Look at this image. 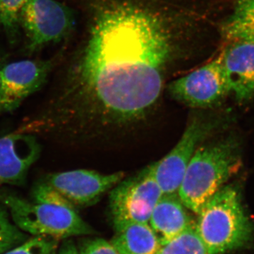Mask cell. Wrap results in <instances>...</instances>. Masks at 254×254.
I'll return each instance as SVG.
<instances>
[{"mask_svg":"<svg viewBox=\"0 0 254 254\" xmlns=\"http://www.w3.org/2000/svg\"><path fill=\"white\" fill-rule=\"evenodd\" d=\"M80 1L84 31L66 71L91 103L115 111L158 102L206 23L194 0Z\"/></svg>","mask_w":254,"mask_h":254,"instance_id":"cell-1","label":"cell"},{"mask_svg":"<svg viewBox=\"0 0 254 254\" xmlns=\"http://www.w3.org/2000/svg\"><path fill=\"white\" fill-rule=\"evenodd\" d=\"M242 165L237 142L232 138L200 145L190 160L178 190L187 209L198 214Z\"/></svg>","mask_w":254,"mask_h":254,"instance_id":"cell-2","label":"cell"},{"mask_svg":"<svg viewBox=\"0 0 254 254\" xmlns=\"http://www.w3.org/2000/svg\"><path fill=\"white\" fill-rule=\"evenodd\" d=\"M197 232L208 254H225L248 243L253 227L240 193L228 185L215 193L198 214Z\"/></svg>","mask_w":254,"mask_h":254,"instance_id":"cell-3","label":"cell"},{"mask_svg":"<svg viewBox=\"0 0 254 254\" xmlns=\"http://www.w3.org/2000/svg\"><path fill=\"white\" fill-rule=\"evenodd\" d=\"M0 203L9 210L15 225L33 236H48L60 240L95 233L80 217L73 204L30 202L1 189Z\"/></svg>","mask_w":254,"mask_h":254,"instance_id":"cell-4","label":"cell"},{"mask_svg":"<svg viewBox=\"0 0 254 254\" xmlns=\"http://www.w3.org/2000/svg\"><path fill=\"white\" fill-rule=\"evenodd\" d=\"M162 195L152 164L136 175L123 179L110 193L109 206L113 223H148Z\"/></svg>","mask_w":254,"mask_h":254,"instance_id":"cell-5","label":"cell"},{"mask_svg":"<svg viewBox=\"0 0 254 254\" xmlns=\"http://www.w3.org/2000/svg\"><path fill=\"white\" fill-rule=\"evenodd\" d=\"M74 12L56 0H27L20 16V25L27 38L29 53L58 43L73 31Z\"/></svg>","mask_w":254,"mask_h":254,"instance_id":"cell-6","label":"cell"},{"mask_svg":"<svg viewBox=\"0 0 254 254\" xmlns=\"http://www.w3.org/2000/svg\"><path fill=\"white\" fill-rule=\"evenodd\" d=\"M167 91L174 100L190 108H209L220 103L230 93L222 68L221 54L170 82Z\"/></svg>","mask_w":254,"mask_h":254,"instance_id":"cell-7","label":"cell"},{"mask_svg":"<svg viewBox=\"0 0 254 254\" xmlns=\"http://www.w3.org/2000/svg\"><path fill=\"white\" fill-rule=\"evenodd\" d=\"M215 127V124L212 121L199 118L192 119L173 149L163 159L152 163L155 179L163 194H178L190 160Z\"/></svg>","mask_w":254,"mask_h":254,"instance_id":"cell-8","label":"cell"},{"mask_svg":"<svg viewBox=\"0 0 254 254\" xmlns=\"http://www.w3.org/2000/svg\"><path fill=\"white\" fill-rule=\"evenodd\" d=\"M58 62V58H53L5 63L0 68L1 114L16 109L23 100L39 91Z\"/></svg>","mask_w":254,"mask_h":254,"instance_id":"cell-9","label":"cell"},{"mask_svg":"<svg viewBox=\"0 0 254 254\" xmlns=\"http://www.w3.org/2000/svg\"><path fill=\"white\" fill-rule=\"evenodd\" d=\"M125 173L102 174L94 170H75L51 174L46 181L73 205L94 203L105 192L123 180Z\"/></svg>","mask_w":254,"mask_h":254,"instance_id":"cell-10","label":"cell"},{"mask_svg":"<svg viewBox=\"0 0 254 254\" xmlns=\"http://www.w3.org/2000/svg\"><path fill=\"white\" fill-rule=\"evenodd\" d=\"M41 153L37 137L14 131L0 138V187L21 186Z\"/></svg>","mask_w":254,"mask_h":254,"instance_id":"cell-11","label":"cell"},{"mask_svg":"<svg viewBox=\"0 0 254 254\" xmlns=\"http://www.w3.org/2000/svg\"><path fill=\"white\" fill-rule=\"evenodd\" d=\"M222 52V64L230 93L240 103L254 96V42H229Z\"/></svg>","mask_w":254,"mask_h":254,"instance_id":"cell-12","label":"cell"},{"mask_svg":"<svg viewBox=\"0 0 254 254\" xmlns=\"http://www.w3.org/2000/svg\"><path fill=\"white\" fill-rule=\"evenodd\" d=\"M193 223L178 194H163L148 222L161 246L180 235Z\"/></svg>","mask_w":254,"mask_h":254,"instance_id":"cell-13","label":"cell"},{"mask_svg":"<svg viewBox=\"0 0 254 254\" xmlns=\"http://www.w3.org/2000/svg\"><path fill=\"white\" fill-rule=\"evenodd\" d=\"M114 227L110 243L120 254H156L161 246L148 223L116 222Z\"/></svg>","mask_w":254,"mask_h":254,"instance_id":"cell-14","label":"cell"},{"mask_svg":"<svg viewBox=\"0 0 254 254\" xmlns=\"http://www.w3.org/2000/svg\"><path fill=\"white\" fill-rule=\"evenodd\" d=\"M220 28L222 38L227 42H254V0H235L231 14Z\"/></svg>","mask_w":254,"mask_h":254,"instance_id":"cell-15","label":"cell"},{"mask_svg":"<svg viewBox=\"0 0 254 254\" xmlns=\"http://www.w3.org/2000/svg\"><path fill=\"white\" fill-rule=\"evenodd\" d=\"M156 254H208V252L193 223L173 240L160 246Z\"/></svg>","mask_w":254,"mask_h":254,"instance_id":"cell-16","label":"cell"},{"mask_svg":"<svg viewBox=\"0 0 254 254\" xmlns=\"http://www.w3.org/2000/svg\"><path fill=\"white\" fill-rule=\"evenodd\" d=\"M29 238L10 220L9 210L0 203V254H3Z\"/></svg>","mask_w":254,"mask_h":254,"instance_id":"cell-17","label":"cell"},{"mask_svg":"<svg viewBox=\"0 0 254 254\" xmlns=\"http://www.w3.org/2000/svg\"><path fill=\"white\" fill-rule=\"evenodd\" d=\"M27 0H0V23L11 43L17 39L20 16Z\"/></svg>","mask_w":254,"mask_h":254,"instance_id":"cell-18","label":"cell"},{"mask_svg":"<svg viewBox=\"0 0 254 254\" xmlns=\"http://www.w3.org/2000/svg\"><path fill=\"white\" fill-rule=\"evenodd\" d=\"M58 241L48 236H33L3 254H56Z\"/></svg>","mask_w":254,"mask_h":254,"instance_id":"cell-19","label":"cell"},{"mask_svg":"<svg viewBox=\"0 0 254 254\" xmlns=\"http://www.w3.org/2000/svg\"><path fill=\"white\" fill-rule=\"evenodd\" d=\"M33 198L35 202L43 204L68 205L72 204L54 187L46 181L39 182L33 190Z\"/></svg>","mask_w":254,"mask_h":254,"instance_id":"cell-20","label":"cell"},{"mask_svg":"<svg viewBox=\"0 0 254 254\" xmlns=\"http://www.w3.org/2000/svg\"><path fill=\"white\" fill-rule=\"evenodd\" d=\"M78 251V254H120L110 242L101 238L81 240Z\"/></svg>","mask_w":254,"mask_h":254,"instance_id":"cell-21","label":"cell"},{"mask_svg":"<svg viewBox=\"0 0 254 254\" xmlns=\"http://www.w3.org/2000/svg\"><path fill=\"white\" fill-rule=\"evenodd\" d=\"M58 254H78V251L72 240H66L60 247Z\"/></svg>","mask_w":254,"mask_h":254,"instance_id":"cell-22","label":"cell"},{"mask_svg":"<svg viewBox=\"0 0 254 254\" xmlns=\"http://www.w3.org/2000/svg\"><path fill=\"white\" fill-rule=\"evenodd\" d=\"M5 58L4 56H2L1 54H0V68H1V66L5 64ZM1 86H0V115H1Z\"/></svg>","mask_w":254,"mask_h":254,"instance_id":"cell-23","label":"cell"}]
</instances>
